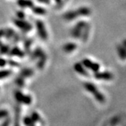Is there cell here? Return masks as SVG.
Returning <instances> with one entry per match:
<instances>
[{
  "instance_id": "cell-1",
  "label": "cell",
  "mask_w": 126,
  "mask_h": 126,
  "mask_svg": "<svg viewBox=\"0 0 126 126\" xmlns=\"http://www.w3.org/2000/svg\"><path fill=\"white\" fill-rule=\"evenodd\" d=\"M36 28H37V31L39 37L43 40H47L48 38V34L43 22L40 20H37L36 21Z\"/></svg>"
},
{
  "instance_id": "cell-2",
  "label": "cell",
  "mask_w": 126,
  "mask_h": 126,
  "mask_svg": "<svg viewBox=\"0 0 126 126\" xmlns=\"http://www.w3.org/2000/svg\"><path fill=\"white\" fill-rule=\"evenodd\" d=\"M86 25L87 24L84 21L78 22L74 27V28L71 30V36L75 38H79L81 36V33H83V30L84 29Z\"/></svg>"
},
{
  "instance_id": "cell-3",
  "label": "cell",
  "mask_w": 126,
  "mask_h": 126,
  "mask_svg": "<svg viewBox=\"0 0 126 126\" xmlns=\"http://www.w3.org/2000/svg\"><path fill=\"white\" fill-rule=\"evenodd\" d=\"M15 97L19 103L23 104L30 105L32 102L31 96H30L29 95H24L21 91H16L15 94Z\"/></svg>"
},
{
  "instance_id": "cell-4",
  "label": "cell",
  "mask_w": 126,
  "mask_h": 126,
  "mask_svg": "<svg viewBox=\"0 0 126 126\" xmlns=\"http://www.w3.org/2000/svg\"><path fill=\"white\" fill-rule=\"evenodd\" d=\"M14 24L24 31H30L32 29V25L29 22L25 21L23 19H15L14 20Z\"/></svg>"
},
{
  "instance_id": "cell-5",
  "label": "cell",
  "mask_w": 126,
  "mask_h": 126,
  "mask_svg": "<svg viewBox=\"0 0 126 126\" xmlns=\"http://www.w3.org/2000/svg\"><path fill=\"white\" fill-rule=\"evenodd\" d=\"M82 64L84 66H85L86 68L91 69V71H94V72H96V71H99L100 69V65L98 64L96 62H92L91 60H90L88 59H84L83 61H82Z\"/></svg>"
},
{
  "instance_id": "cell-6",
  "label": "cell",
  "mask_w": 126,
  "mask_h": 126,
  "mask_svg": "<svg viewBox=\"0 0 126 126\" xmlns=\"http://www.w3.org/2000/svg\"><path fill=\"white\" fill-rule=\"evenodd\" d=\"M74 69L75 71H77V72L80 75H84V76H86V77H88L89 76V74L87 71L85 70L84 68V66L83 65V64H81V63H75V65H74Z\"/></svg>"
},
{
  "instance_id": "cell-7",
  "label": "cell",
  "mask_w": 126,
  "mask_h": 126,
  "mask_svg": "<svg viewBox=\"0 0 126 126\" xmlns=\"http://www.w3.org/2000/svg\"><path fill=\"white\" fill-rule=\"evenodd\" d=\"M94 77L96 79H100V80H111L113 78V75L108 71H105V72H96L94 75Z\"/></svg>"
},
{
  "instance_id": "cell-8",
  "label": "cell",
  "mask_w": 126,
  "mask_h": 126,
  "mask_svg": "<svg viewBox=\"0 0 126 126\" xmlns=\"http://www.w3.org/2000/svg\"><path fill=\"white\" fill-rule=\"evenodd\" d=\"M78 17H79L78 10H75V11H70V12H68L67 13H65L64 15V18L66 21H71V20H74Z\"/></svg>"
},
{
  "instance_id": "cell-9",
  "label": "cell",
  "mask_w": 126,
  "mask_h": 126,
  "mask_svg": "<svg viewBox=\"0 0 126 126\" xmlns=\"http://www.w3.org/2000/svg\"><path fill=\"white\" fill-rule=\"evenodd\" d=\"M20 117H21V108L19 106H17L15 108L14 126H20Z\"/></svg>"
},
{
  "instance_id": "cell-10",
  "label": "cell",
  "mask_w": 126,
  "mask_h": 126,
  "mask_svg": "<svg viewBox=\"0 0 126 126\" xmlns=\"http://www.w3.org/2000/svg\"><path fill=\"white\" fill-rule=\"evenodd\" d=\"M77 49V45L74 43H68L63 46V50L67 53H70Z\"/></svg>"
},
{
  "instance_id": "cell-11",
  "label": "cell",
  "mask_w": 126,
  "mask_h": 126,
  "mask_svg": "<svg viewBox=\"0 0 126 126\" xmlns=\"http://www.w3.org/2000/svg\"><path fill=\"white\" fill-rule=\"evenodd\" d=\"M17 5L21 8H31L33 3L31 0H17Z\"/></svg>"
},
{
  "instance_id": "cell-12",
  "label": "cell",
  "mask_w": 126,
  "mask_h": 126,
  "mask_svg": "<svg viewBox=\"0 0 126 126\" xmlns=\"http://www.w3.org/2000/svg\"><path fill=\"white\" fill-rule=\"evenodd\" d=\"M84 88L87 90V91H89L90 93H91L92 94H95L98 91L96 87L94 84H91V83H85L84 84Z\"/></svg>"
},
{
  "instance_id": "cell-13",
  "label": "cell",
  "mask_w": 126,
  "mask_h": 126,
  "mask_svg": "<svg viewBox=\"0 0 126 126\" xmlns=\"http://www.w3.org/2000/svg\"><path fill=\"white\" fill-rule=\"evenodd\" d=\"M77 10L79 14V16H88L90 14H91V10H90V8H88L87 7L80 8Z\"/></svg>"
},
{
  "instance_id": "cell-14",
  "label": "cell",
  "mask_w": 126,
  "mask_h": 126,
  "mask_svg": "<svg viewBox=\"0 0 126 126\" xmlns=\"http://www.w3.org/2000/svg\"><path fill=\"white\" fill-rule=\"evenodd\" d=\"M94 96V97L96 98V100L99 102V103H105V100H106V99H105V96H103V94L100 92V91H96L94 94H93Z\"/></svg>"
},
{
  "instance_id": "cell-15",
  "label": "cell",
  "mask_w": 126,
  "mask_h": 126,
  "mask_svg": "<svg viewBox=\"0 0 126 126\" xmlns=\"http://www.w3.org/2000/svg\"><path fill=\"white\" fill-rule=\"evenodd\" d=\"M46 61H47V55L44 53L43 55H42L39 58V62L37 63V68H40V69H42L44 67V65H45V62H46Z\"/></svg>"
},
{
  "instance_id": "cell-16",
  "label": "cell",
  "mask_w": 126,
  "mask_h": 126,
  "mask_svg": "<svg viewBox=\"0 0 126 126\" xmlns=\"http://www.w3.org/2000/svg\"><path fill=\"white\" fill-rule=\"evenodd\" d=\"M10 53H11V55H12V56H19V57H22V56H24V52H23L20 49L17 48V47L13 48V49L11 50Z\"/></svg>"
},
{
  "instance_id": "cell-17",
  "label": "cell",
  "mask_w": 126,
  "mask_h": 126,
  "mask_svg": "<svg viewBox=\"0 0 126 126\" xmlns=\"http://www.w3.org/2000/svg\"><path fill=\"white\" fill-rule=\"evenodd\" d=\"M33 75V70L30 69V68H25L21 72V77L22 78H28L31 77Z\"/></svg>"
},
{
  "instance_id": "cell-18",
  "label": "cell",
  "mask_w": 126,
  "mask_h": 126,
  "mask_svg": "<svg viewBox=\"0 0 126 126\" xmlns=\"http://www.w3.org/2000/svg\"><path fill=\"white\" fill-rule=\"evenodd\" d=\"M31 118L32 119L33 122L34 123H37V122H41V123H44L42 120H41V117L40 115L36 112H33L31 115Z\"/></svg>"
},
{
  "instance_id": "cell-19",
  "label": "cell",
  "mask_w": 126,
  "mask_h": 126,
  "mask_svg": "<svg viewBox=\"0 0 126 126\" xmlns=\"http://www.w3.org/2000/svg\"><path fill=\"white\" fill-rule=\"evenodd\" d=\"M44 54V52H43V51L40 49V48H37V49H36L34 51H33V59L34 58V59H39L42 55H43Z\"/></svg>"
},
{
  "instance_id": "cell-20",
  "label": "cell",
  "mask_w": 126,
  "mask_h": 126,
  "mask_svg": "<svg viewBox=\"0 0 126 126\" xmlns=\"http://www.w3.org/2000/svg\"><path fill=\"white\" fill-rule=\"evenodd\" d=\"M33 12L37 14V15H45L47 13V11L44 9V8L41 7H34L33 8Z\"/></svg>"
},
{
  "instance_id": "cell-21",
  "label": "cell",
  "mask_w": 126,
  "mask_h": 126,
  "mask_svg": "<svg viewBox=\"0 0 126 126\" xmlns=\"http://www.w3.org/2000/svg\"><path fill=\"white\" fill-rule=\"evenodd\" d=\"M12 74L11 71L9 70H2L0 71V79H3L8 77Z\"/></svg>"
},
{
  "instance_id": "cell-22",
  "label": "cell",
  "mask_w": 126,
  "mask_h": 126,
  "mask_svg": "<svg viewBox=\"0 0 126 126\" xmlns=\"http://www.w3.org/2000/svg\"><path fill=\"white\" fill-rule=\"evenodd\" d=\"M24 124L25 125V126H31L33 125H34V122H33L32 119L31 118V116H26L24 119Z\"/></svg>"
},
{
  "instance_id": "cell-23",
  "label": "cell",
  "mask_w": 126,
  "mask_h": 126,
  "mask_svg": "<svg viewBox=\"0 0 126 126\" xmlns=\"http://www.w3.org/2000/svg\"><path fill=\"white\" fill-rule=\"evenodd\" d=\"M119 54L120 57L122 59H126V52H125V47H119Z\"/></svg>"
},
{
  "instance_id": "cell-24",
  "label": "cell",
  "mask_w": 126,
  "mask_h": 126,
  "mask_svg": "<svg viewBox=\"0 0 126 126\" xmlns=\"http://www.w3.org/2000/svg\"><path fill=\"white\" fill-rule=\"evenodd\" d=\"M15 82L16 84L18 85L19 87H23L24 84V78L19 76L18 78H17L16 80H15Z\"/></svg>"
},
{
  "instance_id": "cell-25",
  "label": "cell",
  "mask_w": 126,
  "mask_h": 126,
  "mask_svg": "<svg viewBox=\"0 0 126 126\" xmlns=\"http://www.w3.org/2000/svg\"><path fill=\"white\" fill-rule=\"evenodd\" d=\"M8 115V112L7 110H0V119H5V117H7Z\"/></svg>"
},
{
  "instance_id": "cell-26",
  "label": "cell",
  "mask_w": 126,
  "mask_h": 126,
  "mask_svg": "<svg viewBox=\"0 0 126 126\" xmlns=\"http://www.w3.org/2000/svg\"><path fill=\"white\" fill-rule=\"evenodd\" d=\"M10 123H11L10 118H7V117H5V119L3 121V122L2 123V125L0 126H9Z\"/></svg>"
},
{
  "instance_id": "cell-27",
  "label": "cell",
  "mask_w": 126,
  "mask_h": 126,
  "mask_svg": "<svg viewBox=\"0 0 126 126\" xmlns=\"http://www.w3.org/2000/svg\"><path fill=\"white\" fill-rule=\"evenodd\" d=\"M8 48L6 46L0 43V51H1L2 53H6L8 52Z\"/></svg>"
},
{
  "instance_id": "cell-28",
  "label": "cell",
  "mask_w": 126,
  "mask_h": 126,
  "mask_svg": "<svg viewBox=\"0 0 126 126\" xmlns=\"http://www.w3.org/2000/svg\"><path fill=\"white\" fill-rule=\"evenodd\" d=\"M6 63H7V62H6L5 59H2V58H0V67H3V66H5V65H6Z\"/></svg>"
},
{
  "instance_id": "cell-29",
  "label": "cell",
  "mask_w": 126,
  "mask_h": 126,
  "mask_svg": "<svg viewBox=\"0 0 126 126\" xmlns=\"http://www.w3.org/2000/svg\"><path fill=\"white\" fill-rule=\"evenodd\" d=\"M17 17H18L20 19H23L24 17V14L22 12H17Z\"/></svg>"
},
{
  "instance_id": "cell-30",
  "label": "cell",
  "mask_w": 126,
  "mask_h": 126,
  "mask_svg": "<svg viewBox=\"0 0 126 126\" xmlns=\"http://www.w3.org/2000/svg\"><path fill=\"white\" fill-rule=\"evenodd\" d=\"M5 35V31L4 30H0V37H2V36Z\"/></svg>"
},
{
  "instance_id": "cell-31",
  "label": "cell",
  "mask_w": 126,
  "mask_h": 126,
  "mask_svg": "<svg viewBox=\"0 0 126 126\" xmlns=\"http://www.w3.org/2000/svg\"><path fill=\"white\" fill-rule=\"evenodd\" d=\"M56 1L57 4H59V3L61 2V0H56Z\"/></svg>"
},
{
  "instance_id": "cell-32",
  "label": "cell",
  "mask_w": 126,
  "mask_h": 126,
  "mask_svg": "<svg viewBox=\"0 0 126 126\" xmlns=\"http://www.w3.org/2000/svg\"><path fill=\"white\" fill-rule=\"evenodd\" d=\"M31 126H35V125H31Z\"/></svg>"
},
{
  "instance_id": "cell-33",
  "label": "cell",
  "mask_w": 126,
  "mask_h": 126,
  "mask_svg": "<svg viewBox=\"0 0 126 126\" xmlns=\"http://www.w3.org/2000/svg\"><path fill=\"white\" fill-rule=\"evenodd\" d=\"M39 1H42V0H39Z\"/></svg>"
}]
</instances>
